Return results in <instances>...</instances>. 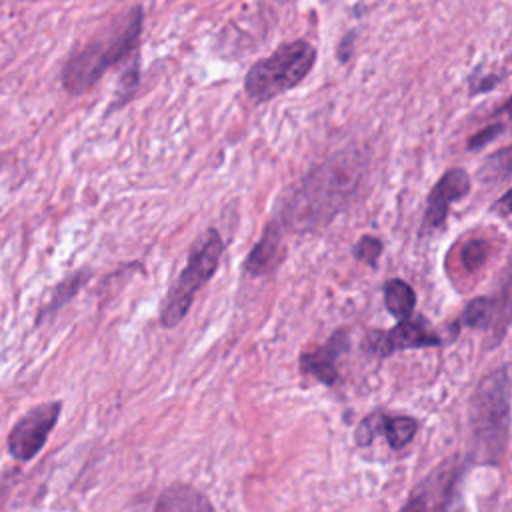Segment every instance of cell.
I'll return each instance as SVG.
<instances>
[{
	"label": "cell",
	"mask_w": 512,
	"mask_h": 512,
	"mask_svg": "<svg viewBox=\"0 0 512 512\" xmlns=\"http://www.w3.org/2000/svg\"><path fill=\"white\" fill-rule=\"evenodd\" d=\"M366 164L358 152H340L312 168L280 202L274 216L284 230L312 232L342 212L364 182Z\"/></svg>",
	"instance_id": "1"
},
{
	"label": "cell",
	"mask_w": 512,
	"mask_h": 512,
	"mask_svg": "<svg viewBox=\"0 0 512 512\" xmlns=\"http://www.w3.org/2000/svg\"><path fill=\"white\" fill-rule=\"evenodd\" d=\"M144 28V10L132 6L100 26L88 40L78 44L62 64L60 82L70 96L90 92L100 78L138 56Z\"/></svg>",
	"instance_id": "2"
},
{
	"label": "cell",
	"mask_w": 512,
	"mask_h": 512,
	"mask_svg": "<svg viewBox=\"0 0 512 512\" xmlns=\"http://www.w3.org/2000/svg\"><path fill=\"white\" fill-rule=\"evenodd\" d=\"M474 456L480 464H498L508 442L510 428V384L506 370L484 376L468 406Z\"/></svg>",
	"instance_id": "3"
},
{
	"label": "cell",
	"mask_w": 512,
	"mask_h": 512,
	"mask_svg": "<svg viewBox=\"0 0 512 512\" xmlns=\"http://www.w3.org/2000/svg\"><path fill=\"white\" fill-rule=\"evenodd\" d=\"M224 250L226 242L218 228H208L202 236L196 238L184 268L174 278L160 304L162 328H176L186 318L198 290L204 288L216 274Z\"/></svg>",
	"instance_id": "4"
},
{
	"label": "cell",
	"mask_w": 512,
	"mask_h": 512,
	"mask_svg": "<svg viewBox=\"0 0 512 512\" xmlns=\"http://www.w3.org/2000/svg\"><path fill=\"white\" fill-rule=\"evenodd\" d=\"M314 64L316 48L308 40L298 38L284 42L248 68L244 76V94L254 104H266L296 88L312 72Z\"/></svg>",
	"instance_id": "5"
},
{
	"label": "cell",
	"mask_w": 512,
	"mask_h": 512,
	"mask_svg": "<svg viewBox=\"0 0 512 512\" xmlns=\"http://www.w3.org/2000/svg\"><path fill=\"white\" fill-rule=\"evenodd\" d=\"M60 410H62L60 400H48L24 412L8 432V438H6L8 454L16 462H30L32 458H36L44 448V444L48 442L50 432L58 422Z\"/></svg>",
	"instance_id": "6"
},
{
	"label": "cell",
	"mask_w": 512,
	"mask_h": 512,
	"mask_svg": "<svg viewBox=\"0 0 512 512\" xmlns=\"http://www.w3.org/2000/svg\"><path fill=\"white\" fill-rule=\"evenodd\" d=\"M470 192V176L462 168H452L440 176L434 188L428 194L426 212L420 224V234H432L434 230L442 228L448 216V210L454 200L466 196Z\"/></svg>",
	"instance_id": "7"
},
{
	"label": "cell",
	"mask_w": 512,
	"mask_h": 512,
	"mask_svg": "<svg viewBox=\"0 0 512 512\" xmlns=\"http://www.w3.org/2000/svg\"><path fill=\"white\" fill-rule=\"evenodd\" d=\"M440 344L442 338L428 326L422 316L398 320V324L388 332H374L370 336V348L378 356H390L392 352L406 348H426Z\"/></svg>",
	"instance_id": "8"
},
{
	"label": "cell",
	"mask_w": 512,
	"mask_h": 512,
	"mask_svg": "<svg viewBox=\"0 0 512 512\" xmlns=\"http://www.w3.org/2000/svg\"><path fill=\"white\" fill-rule=\"evenodd\" d=\"M284 260H286L284 226L276 218H270L264 224L260 238L254 242L252 250L244 260V272L254 278L270 276L282 266Z\"/></svg>",
	"instance_id": "9"
},
{
	"label": "cell",
	"mask_w": 512,
	"mask_h": 512,
	"mask_svg": "<svg viewBox=\"0 0 512 512\" xmlns=\"http://www.w3.org/2000/svg\"><path fill=\"white\" fill-rule=\"evenodd\" d=\"M456 472L458 468L452 460L442 462L398 512H444V504L450 498V488L456 480Z\"/></svg>",
	"instance_id": "10"
},
{
	"label": "cell",
	"mask_w": 512,
	"mask_h": 512,
	"mask_svg": "<svg viewBox=\"0 0 512 512\" xmlns=\"http://www.w3.org/2000/svg\"><path fill=\"white\" fill-rule=\"evenodd\" d=\"M346 350H348V332L340 328L320 348L304 352L300 356V368H302V372L314 376L322 384L332 386L338 380L336 360Z\"/></svg>",
	"instance_id": "11"
},
{
	"label": "cell",
	"mask_w": 512,
	"mask_h": 512,
	"mask_svg": "<svg viewBox=\"0 0 512 512\" xmlns=\"http://www.w3.org/2000/svg\"><path fill=\"white\" fill-rule=\"evenodd\" d=\"M152 512H214V506L198 488L174 482L158 494Z\"/></svg>",
	"instance_id": "12"
},
{
	"label": "cell",
	"mask_w": 512,
	"mask_h": 512,
	"mask_svg": "<svg viewBox=\"0 0 512 512\" xmlns=\"http://www.w3.org/2000/svg\"><path fill=\"white\" fill-rule=\"evenodd\" d=\"M90 276H92V270L80 268V270L68 274L64 280H60V282L52 288L48 300L40 306V310H38V314H36V324L44 322L46 318H50L52 314H56L62 306H66V304L84 288V284L90 280Z\"/></svg>",
	"instance_id": "13"
},
{
	"label": "cell",
	"mask_w": 512,
	"mask_h": 512,
	"mask_svg": "<svg viewBox=\"0 0 512 512\" xmlns=\"http://www.w3.org/2000/svg\"><path fill=\"white\" fill-rule=\"evenodd\" d=\"M494 302V316L490 324V346L498 344L504 334L508 332V326L512 324V254L508 258L504 278L500 284V290L496 296H492Z\"/></svg>",
	"instance_id": "14"
},
{
	"label": "cell",
	"mask_w": 512,
	"mask_h": 512,
	"mask_svg": "<svg viewBox=\"0 0 512 512\" xmlns=\"http://www.w3.org/2000/svg\"><path fill=\"white\" fill-rule=\"evenodd\" d=\"M384 302L394 318L406 320L412 316V310L416 306V294L408 282L392 278L384 284Z\"/></svg>",
	"instance_id": "15"
},
{
	"label": "cell",
	"mask_w": 512,
	"mask_h": 512,
	"mask_svg": "<svg viewBox=\"0 0 512 512\" xmlns=\"http://www.w3.org/2000/svg\"><path fill=\"white\" fill-rule=\"evenodd\" d=\"M138 86H140V56L132 58V60L124 66L122 76H120V80H118L116 94H114V98L110 100V106H108V110H106V116H110L112 112L124 108V106L134 98Z\"/></svg>",
	"instance_id": "16"
},
{
	"label": "cell",
	"mask_w": 512,
	"mask_h": 512,
	"mask_svg": "<svg viewBox=\"0 0 512 512\" xmlns=\"http://www.w3.org/2000/svg\"><path fill=\"white\" fill-rule=\"evenodd\" d=\"M512 176V144L490 154L478 168V178L484 184H498Z\"/></svg>",
	"instance_id": "17"
},
{
	"label": "cell",
	"mask_w": 512,
	"mask_h": 512,
	"mask_svg": "<svg viewBox=\"0 0 512 512\" xmlns=\"http://www.w3.org/2000/svg\"><path fill=\"white\" fill-rule=\"evenodd\" d=\"M416 428H418V424L410 416H386L384 436L394 450H400L414 438Z\"/></svg>",
	"instance_id": "18"
},
{
	"label": "cell",
	"mask_w": 512,
	"mask_h": 512,
	"mask_svg": "<svg viewBox=\"0 0 512 512\" xmlns=\"http://www.w3.org/2000/svg\"><path fill=\"white\" fill-rule=\"evenodd\" d=\"M492 316H494L492 296H480V298H474L472 302H468V306L464 308V312L460 316V322L464 326L488 330L492 324Z\"/></svg>",
	"instance_id": "19"
},
{
	"label": "cell",
	"mask_w": 512,
	"mask_h": 512,
	"mask_svg": "<svg viewBox=\"0 0 512 512\" xmlns=\"http://www.w3.org/2000/svg\"><path fill=\"white\" fill-rule=\"evenodd\" d=\"M488 254H490V244L482 238H472L464 242V246L460 248V264L464 270L472 272L486 262Z\"/></svg>",
	"instance_id": "20"
},
{
	"label": "cell",
	"mask_w": 512,
	"mask_h": 512,
	"mask_svg": "<svg viewBox=\"0 0 512 512\" xmlns=\"http://www.w3.org/2000/svg\"><path fill=\"white\" fill-rule=\"evenodd\" d=\"M386 416L382 412H372L366 418H362V422L356 426L354 432V440L358 446H368L374 442V438L378 434H384V424H386Z\"/></svg>",
	"instance_id": "21"
},
{
	"label": "cell",
	"mask_w": 512,
	"mask_h": 512,
	"mask_svg": "<svg viewBox=\"0 0 512 512\" xmlns=\"http://www.w3.org/2000/svg\"><path fill=\"white\" fill-rule=\"evenodd\" d=\"M382 248H384V246H382V240H380V238L366 234V236H360L358 242L352 246V254H354L356 260H360V262L370 264L372 268H376V262H378L380 254H382Z\"/></svg>",
	"instance_id": "22"
},
{
	"label": "cell",
	"mask_w": 512,
	"mask_h": 512,
	"mask_svg": "<svg viewBox=\"0 0 512 512\" xmlns=\"http://www.w3.org/2000/svg\"><path fill=\"white\" fill-rule=\"evenodd\" d=\"M502 130H504L502 124H488L486 128H482L480 132H476L474 136H470V140H468V144H466L468 150H478V148L486 146V144L492 142Z\"/></svg>",
	"instance_id": "23"
},
{
	"label": "cell",
	"mask_w": 512,
	"mask_h": 512,
	"mask_svg": "<svg viewBox=\"0 0 512 512\" xmlns=\"http://www.w3.org/2000/svg\"><path fill=\"white\" fill-rule=\"evenodd\" d=\"M498 82L496 74H484V72H474L470 76V92L478 94V92H488L494 88V84Z\"/></svg>",
	"instance_id": "24"
},
{
	"label": "cell",
	"mask_w": 512,
	"mask_h": 512,
	"mask_svg": "<svg viewBox=\"0 0 512 512\" xmlns=\"http://www.w3.org/2000/svg\"><path fill=\"white\" fill-rule=\"evenodd\" d=\"M494 210L498 212V214H512V188L510 190H506L500 198H498V202L494 204Z\"/></svg>",
	"instance_id": "25"
},
{
	"label": "cell",
	"mask_w": 512,
	"mask_h": 512,
	"mask_svg": "<svg viewBox=\"0 0 512 512\" xmlns=\"http://www.w3.org/2000/svg\"><path fill=\"white\" fill-rule=\"evenodd\" d=\"M502 112H506V114L512 118V96L498 108V114H502Z\"/></svg>",
	"instance_id": "26"
}]
</instances>
